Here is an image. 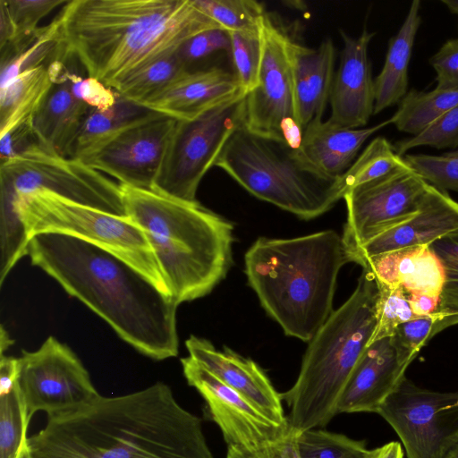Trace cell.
Instances as JSON below:
<instances>
[{
	"label": "cell",
	"mask_w": 458,
	"mask_h": 458,
	"mask_svg": "<svg viewBox=\"0 0 458 458\" xmlns=\"http://www.w3.org/2000/svg\"><path fill=\"white\" fill-rule=\"evenodd\" d=\"M245 98L241 95L192 120H177L151 191L197 202L199 182L243 124Z\"/></svg>",
	"instance_id": "11"
},
{
	"label": "cell",
	"mask_w": 458,
	"mask_h": 458,
	"mask_svg": "<svg viewBox=\"0 0 458 458\" xmlns=\"http://www.w3.org/2000/svg\"><path fill=\"white\" fill-rule=\"evenodd\" d=\"M30 421L19 385L0 395V458H19L28 447Z\"/></svg>",
	"instance_id": "33"
},
{
	"label": "cell",
	"mask_w": 458,
	"mask_h": 458,
	"mask_svg": "<svg viewBox=\"0 0 458 458\" xmlns=\"http://www.w3.org/2000/svg\"><path fill=\"white\" fill-rule=\"evenodd\" d=\"M0 277L4 280L27 255L29 238L13 214L14 202L38 191H48L72 201L127 216L120 183L81 159L65 157L37 142L1 161Z\"/></svg>",
	"instance_id": "7"
},
{
	"label": "cell",
	"mask_w": 458,
	"mask_h": 458,
	"mask_svg": "<svg viewBox=\"0 0 458 458\" xmlns=\"http://www.w3.org/2000/svg\"><path fill=\"white\" fill-rule=\"evenodd\" d=\"M59 75L49 68L54 83L37 113L33 131L37 143L55 154L72 157L73 147L90 107L72 92L68 70L54 63Z\"/></svg>",
	"instance_id": "24"
},
{
	"label": "cell",
	"mask_w": 458,
	"mask_h": 458,
	"mask_svg": "<svg viewBox=\"0 0 458 458\" xmlns=\"http://www.w3.org/2000/svg\"><path fill=\"white\" fill-rule=\"evenodd\" d=\"M344 47L329 98L330 123L344 128L365 126L374 114L375 83L368 49L375 33L364 29L357 38L341 31Z\"/></svg>",
	"instance_id": "17"
},
{
	"label": "cell",
	"mask_w": 458,
	"mask_h": 458,
	"mask_svg": "<svg viewBox=\"0 0 458 458\" xmlns=\"http://www.w3.org/2000/svg\"><path fill=\"white\" fill-rule=\"evenodd\" d=\"M360 265L370 271L377 283L400 287L408 295L441 294L444 267L429 245L375 255Z\"/></svg>",
	"instance_id": "25"
},
{
	"label": "cell",
	"mask_w": 458,
	"mask_h": 458,
	"mask_svg": "<svg viewBox=\"0 0 458 458\" xmlns=\"http://www.w3.org/2000/svg\"><path fill=\"white\" fill-rule=\"evenodd\" d=\"M19 458H32V456L30 453V450H29V446L21 452Z\"/></svg>",
	"instance_id": "53"
},
{
	"label": "cell",
	"mask_w": 458,
	"mask_h": 458,
	"mask_svg": "<svg viewBox=\"0 0 458 458\" xmlns=\"http://www.w3.org/2000/svg\"><path fill=\"white\" fill-rule=\"evenodd\" d=\"M247 95L233 72L213 66L191 70L140 106L178 121L202 114Z\"/></svg>",
	"instance_id": "20"
},
{
	"label": "cell",
	"mask_w": 458,
	"mask_h": 458,
	"mask_svg": "<svg viewBox=\"0 0 458 458\" xmlns=\"http://www.w3.org/2000/svg\"><path fill=\"white\" fill-rule=\"evenodd\" d=\"M444 458H458V439L448 449Z\"/></svg>",
	"instance_id": "51"
},
{
	"label": "cell",
	"mask_w": 458,
	"mask_h": 458,
	"mask_svg": "<svg viewBox=\"0 0 458 458\" xmlns=\"http://www.w3.org/2000/svg\"><path fill=\"white\" fill-rule=\"evenodd\" d=\"M369 458H403V451L398 442H390L371 450Z\"/></svg>",
	"instance_id": "48"
},
{
	"label": "cell",
	"mask_w": 458,
	"mask_h": 458,
	"mask_svg": "<svg viewBox=\"0 0 458 458\" xmlns=\"http://www.w3.org/2000/svg\"><path fill=\"white\" fill-rule=\"evenodd\" d=\"M261 60L258 87L246 95L243 125L252 133L296 152L301 143L296 106L292 43L294 39L267 12L259 22Z\"/></svg>",
	"instance_id": "10"
},
{
	"label": "cell",
	"mask_w": 458,
	"mask_h": 458,
	"mask_svg": "<svg viewBox=\"0 0 458 458\" xmlns=\"http://www.w3.org/2000/svg\"><path fill=\"white\" fill-rule=\"evenodd\" d=\"M429 63L436 72V89H458V38L445 42Z\"/></svg>",
	"instance_id": "45"
},
{
	"label": "cell",
	"mask_w": 458,
	"mask_h": 458,
	"mask_svg": "<svg viewBox=\"0 0 458 458\" xmlns=\"http://www.w3.org/2000/svg\"><path fill=\"white\" fill-rule=\"evenodd\" d=\"M67 0H0L10 21L12 38L1 49V64H4L27 49L39 37L42 28L38 22L49 13Z\"/></svg>",
	"instance_id": "30"
},
{
	"label": "cell",
	"mask_w": 458,
	"mask_h": 458,
	"mask_svg": "<svg viewBox=\"0 0 458 458\" xmlns=\"http://www.w3.org/2000/svg\"><path fill=\"white\" fill-rule=\"evenodd\" d=\"M196 6L226 31H258L266 13L251 0H193Z\"/></svg>",
	"instance_id": "35"
},
{
	"label": "cell",
	"mask_w": 458,
	"mask_h": 458,
	"mask_svg": "<svg viewBox=\"0 0 458 458\" xmlns=\"http://www.w3.org/2000/svg\"><path fill=\"white\" fill-rule=\"evenodd\" d=\"M72 94L90 108L106 111L113 107L119 94L92 77L82 78L68 72Z\"/></svg>",
	"instance_id": "44"
},
{
	"label": "cell",
	"mask_w": 458,
	"mask_h": 458,
	"mask_svg": "<svg viewBox=\"0 0 458 458\" xmlns=\"http://www.w3.org/2000/svg\"><path fill=\"white\" fill-rule=\"evenodd\" d=\"M389 123L390 119L369 128L349 129L318 121L304 129L296 154L311 172L335 182L352 165L363 143Z\"/></svg>",
	"instance_id": "23"
},
{
	"label": "cell",
	"mask_w": 458,
	"mask_h": 458,
	"mask_svg": "<svg viewBox=\"0 0 458 458\" xmlns=\"http://www.w3.org/2000/svg\"><path fill=\"white\" fill-rule=\"evenodd\" d=\"M440 296L429 294H409L408 300L411 309L416 317H422L436 313Z\"/></svg>",
	"instance_id": "47"
},
{
	"label": "cell",
	"mask_w": 458,
	"mask_h": 458,
	"mask_svg": "<svg viewBox=\"0 0 458 458\" xmlns=\"http://www.w3.org/2000/svg\"><path fill=\"white\" fill-rule=\"evenodd\" d=\"M120 185L126 216L145 233L174 301L208 294L232 266L233 224L198 201Z\"/></svg>",
	"instance_id": "5"
},
{
	"label": "cell",
	"mask_w": 458,
	"mask_h": 458,
	"mask_svg": "<svg viewBox=\"0 0 458 458\" xmlns=\"http://www.w3.org/2000/svg\"><path fill=\"white\" fill-rule=\"evenodd\" d=\"M54 83L45 65L26 70L0 89L1 161L36 142L34 119Z\"/></svg>",
	"instance_id": "21"
},
{
	"label": "cell",
	"mask_w": 458,
	"mask_h": 458,
	"mask_svg": "<svg viewBox=\"0 0 458 458\" xmlns=\"http://www.w3.org/2000/svg\"><path fill=\"white\" fill-rule=\"evenodd\" d=\"M403 159L429 185L442 191H458V148L438 156L405 154Z\"/></svg>",
	"instance_id": "39"
},
{
	"label": "cell",
	"mask_w": 458,
	"mask_h": 458,
	"mask_svg": "<svg viewBox=\"0 0 458 458\" xmlns=\"http://www.w3.org/2000/svg\"><path fill=\"white\" fill-rule=\"evenodd\" d=\"M190 357L250 401L270 420L289 426L281 394L263 369L252 360L225 346L222 351L204 338L191 335L185 342Z\"/></svg>",
	"instance_id": "18"
},
{
	"label": "cell",
	"mask_w": 458,
	"mask_h": 458,
	"mask_svg": "<svg viewBox=\"0 0 458 458\" xmlns=\"http://www.w3.org/2000/svg\"><path fill=\"white\" fill-rule=\"evenodd\" d=\"M296 445L299 458H369L371 454L364 441L317 428L297 433Z\"/></svg>",
	"instance_id": "34"
},
{
	"label": "cell",
	"mask_w": 458,
	"mask_h": 458,
	"mask_svg": "<svg viewBox=\"0 0 458 458\" xmlns=\"http://www.w3.org/2000/svg\"><path fill=\"white\" fill-rule=\"evenodd\" d=\"M408 366L399 360L390 337L367 346L341 392L337 413H377L405 377Z\"/></svg>",
	"instance_id": "22"
},
{
	"label": "cell",
	"mask_w": 458,
	"mask_h": 458,
	"mask_svg": "<svg viewBox=\"0 0 458 458\" xmlns=\"http://www.w3.org/2000/svg\"><path fill=\"white\" fill-rule=\"evenodd\" d=\"M13 344V340L9 337V335L4 329L3 326L1 327V342H0V354H4V351L9 348L10 345Z\"/></svg>",
	"instance_id": "50"
},
{
	"label": "cell",
	"mask_w": 458,
	"mask_h": 458,
	"mask_svg": "<svg viewBox=\"0 0 458 458\" xmlns=\"http://www.w3.org/2000/svg\"><path fill=\"white\" fill-rule=\"evenodd\" d=\"M435 314L417 317L398 325L390 336L399 360L407 365L419 351L434 336Z\"/></svg>",
	"instance_id": "41"
},
{
	"label": "cell",
	"mask_w": 458,
	"mask_h": 458,
	"mask_svg": "<svg viewBox=\"0 0 458 458\" xmlns=\"http://www.w3.org/2000/svg\"><path fill=\"white\" fill-rule=\"evenodd\" d=\"M61 48L60 21L57 16L42 28L38 39L27 49L1 64L0 89L7 86L22 72L44 65L45 60Z\"/></svg>",
	"instance_id": "36"
},
{
	"label": "cell",
	"mask_w": 458,
	"mask_h": 458,
	"mask_svg": "<svg viewBox=\"0 0 458 458\" xmlns=\"http://www.w3.org/2000/svg\"><path fill=\"white\" fill-rule=\"evenodd\" d=\"M234 74L242 89L249 94L259 85L261 40L258 31H228Z\"/></svg>",
	"instance_id": "37"
},
{
	"label": "cell",
	"mask_w": 458,
	"mask_h": 458,
	"mask_svg": "<svg viewBox=\"0 0 458 458\" xmlns=\"http://www.w3.org/2000/svg\"><path fill=\"white\" fill-rule=\"evenodd\" d=\"M457 403V405H458V398H457V403Z\"/></svg>",
	"instance_id": "54"
},
{
	"label": "cell",
	"mask_w": 458,
	"mask_h": 458,
	"mask_svg": "<svg viewBox=\"0 0 458 458\" xmlns=\"http://www.w3.org/2000/svg\"><path fill=\"white\" fill-rule=\"evenodd\" d=\"M442 3L446 5L451 13L458 15V0H443Z\"/></svg>",
	"instance_id": "52"
},
{
	"label": "cell",
	"mask_w": 458,
	"mask_h": 458,
	"mask_svg": "<svg viewBox=\"0 0 458 458\" xmlns=\"http://www.w3.org/2000/svg\"><path fill=\"white\" fill-rule=\"evenodd\" d=\"M377 285L363 268L351 296L309 342L299 376L282 401L297 433L326 426L337 413L341 392L376 327Z\"/></svg>",
	"instance_id": "6"
},
{
	"label": "cell",
	"mask_w": 458,
	"mask_h": 458,
	"mask_svg": "<svg viewBox=\"0 0 458 458\" xmlns=\"http://www.w3.org/2000/svg\"><path fill=\"white\" fill-rule=\"evenodd\" d=\"M394 145L385 137L373 139L352 165L335 180V186L343 199L352 189L386 176L406 166Z\"/></svg>",
	"instance_id": "31"
},
{
	"label": "cell",
	"mask_w": 458,
	"mask_h": 458,
	"mask_svg": "<svg viewBox=\"0 0 458 458\" xmlns=\"http://www.w3.org/2000/svg\"><path fill=\"white\" fill-rule=\"evenodd\" d=\"M335 49L330 38L316 48L293 39L292 61L297 113L301 128L322 121L334 81Z\"/></svg>",
	"instance_id": "26"
},
{
	"label": "cell",
	"mask_w": 458,
	"mask_h": 458,
	"mask_svg": "<svg viewBox=\"0 0 458 458\" xmlns=\"http://www.w3.org/2000/svg\"><path fill=\"white\" fill-rule=\"evenodd\" d=\"M216 166L242 188L302 219H312L342 199L335 182L319 177L285 145L260 137L243 124L228 140Z\"/></svg>",
	"instance_id": "8"
},
{
	"label": "cell",
	"mask_w": 458,
	"mask_h": 458,
	"mask_svg": "<svg viewBox=\"0 0 458 458\" xmlns=\"http://www.w3.org/2000/svg\"><path fill=\"white\" fill-rule=\"evenodd\" d=\"M13 214L17 223L23 224L29 241L38 233H57L89 242L122 258L170 295L145 233L128 216L85 206L48 191L19 198Z\"/></svg>",
	"instance_id": "9"
},
{
	"label": "cell",
	"mask_w": 458,
	"mask_h": 458,
	"mask_svg": "<svg viewBox=\"0 0 458 458\" xmlns=\"http://www.w3.org/2000/svg\"><path fill=\"white\" fill-rule=\"evenodd\" d=\"M157 114L120 96L115 105L106 111L91 108L78 134L72 157L84 159L126 130Z\"/></svg>",
	"instance_id": "28"
},
{
	"label": "cell",
	"mask_w": 458,
	"mask_h": 458,
	"mask_svg": "<svg viewBox=\"0 0 458 458\" xmlns=\"http://www.w3.org/2000/svg\"><path fill=\"white\" fill-rule=\"evenodd\" d=\"M187 71L174 51L125 79L114 90L120 97L140 105Z\"/></svg>",
	"instance_id": "32"
},
{
	"label": "cell",
	"mask_w": 458,
	"mask_h": 458,
	"mask_svg": "<svg viewBox=\"0 0 458 458\" xmlns=\"http://www.w3.org/2000/svg\"><path fill=\"white\" fill-rule=\"evenodd\" d=\"M458 232V202L428 183L418 212L402 224L375 236L351 254V261L405 248L431 245Z\"/></svg>",
	"instance_id": "19"
},
{
	"label": "cell",
	"mask_w": 458,
	"mask_h": 458,
	"mask_svg": "<svg viewBox=\"0 0 458 458\" xmlns=\"http://www.w3.org/2000/svg\"><path fill=\"white\" fill-rule=\"evenodd\" d=\"M31 264L83 302L140 353L162 360L178 354V304L113 252L57 233L30 237Z\"/></svg>",
	"instance_id": "2"
},
{
	"label": "cell",
	"mask_w": 458,
	"mask_h": 458,
	"mask_svg": "<svg viewBox=\"0 0 458 458\" xmlns=\"http://www.w3.org/2000/svg\"><path fill=\"white\" fill-rule=\"evenodd\" d=\"M351 262L333 230L288 238H259L244 270L259 302L288 336L310 342L333 312L341 268Z\"/></svg>",
	"instance_id": "4"
},
{
	"label": "cell",
	"mask_w": 458,
	"mask_h": 458,
	"mask_svg": "<svg viewBox=\"0 0 458 458\" xmlns=\"http://www.w3.org/2000/svg\"><path fill=\"white\" fill-rule=\"evenodd\" d=\"M376 283L377 285L376 327L369 345L390 337L398 325L417 318L411 309L408 294L402 288L390 287L377 281Z\"/></svg>",
	"instance_id": "38"
},
{
	"label": "cell",
	"mask_w": 458,
	"mask_h": 458,
	"mask_svg": "<svg viewBox=\"0 0 458 458\" xmlns=\"http://www.w3.org/2000/svg\"><path fill=\"white\" fill-rule=\"evenodd\" d=\"M443 265L445 281L436 313L433 335L458 324V259L437 256Z\"/></svg>",
	"instance_id": "42"
},
{
	"label": "cell",
	"mask_w": 458,
	"mask_h": 458,
	"mask_svg": "<svg viewBox=\"0 0 458 458\" xmlns=\"http://www.w3.org/2000/svg\"><path fill=\"white\" fill-rule=\"evenodd\" d=\"M457 393L417 386L404 377L377 411L399 436L407 458H444L458 439Z\"/></svg>",
	"instance_id": "13"
},
{
	"label": "cell",
	"mask_w": 458,
	"mask_h": 458,
	"mask_svg": "<svg viewBox=\"0 0 458 458\" xmlns=\"http://www.w3.org/2000/svg\"><path fill=\"white\" fill-rule=\"evenodd\" d=\"M420 146L437 149L458 148V105L417 135L398 140L394 148L399 156L403 157L408 150Z\"/></svg>",
	"instance_id": "40"
},
{
	"label": "cell",
	"mask_w": 458,
	"mask_h": 458,
	"mask_svg": "<svg viewBox=\"0 0 458 458\" xmlns=\"http://www.w3.org/2000/svg\"><path fill=\"white\" fill-rule=\"evenodd\" d=\"M28 446L32 458H214L200 419L163 382L48 418Z\"/></svg>",
	"instance_id": "1"
},
{
	"label": "cell",
	"mask_w": 458,
	"mask_h": 458,
	"mask_svg": "<svg viewBox=\"0 0 458 458\" xmlns=\"http://www.w3.org/2000/svg\"><path fill=\"white\" fill-rule=\"evenodd\" d=\"M57 18L62 55L114 89L191 37L220 28L193 0H72Z\"/></svg>",
	"instance_id": "3"
},
{
	"label": "cell",
	"mask_w": 458,
	"mask_h": 458,
	"mask_svg": "<svg viewBox=\"0 0 458 458\" xmlns=\"http://www.w3.org/2000/svg\"><path fill=\"white\" fill-rule=\"evenodd\" d=\"M177 120L157 113L82 159L120 184L151 190Z\"/></svg>",
	"instance_id": "16"
},
{
	"label": "cell",
	"mask_w": 458,
	"mask_h": 458,
	"mask_svg": "<svg viewBox=\"0 0 458 458\" xmlns=\"http://www.w3.org/2000/svg\"><path fill=\"white\" fill-rule=\"evenodd\" d=\"M225 458H263L259 453H252L235 445H228Z\"/></svg>",
	"instance_id": "49"
},
{
	"label": "cell",
	"mask_w": 458,
	"mask_h": 458,
	"mask_svg": "<svg viewBox=\"0 0 458 458\" xmlns=\"http://www.w3.org/2000/svg\"><path fill=\"white\" fill-rule=\"evenodd\" d=\"M420 1L413 0L398 32L389 40L384 66L374 79V114L399 104L408 92V69L416 34L421 24Z\"/></svg>",
	"instance_id": "27"
},
{
	"label": "cell",
	"mask_w": 458,
	"mask_h": 458,
	"mask_svg": "<svg viewBox=\"0 0 458 458\" xmlns=\"http://www.w3.org/2000/svg\"><path fill=\"white\" fill-rule=\"evenodd\" d=\"M231 49L228 31L222 28L204 30L183 42L176 50L182 62L190 71V66L208 55Z\"/></svg>",
	"instance_id": "43"
},
{
	"label": "cell",
	"mask_w": 458,
	"mask_h": 458,
	"mask_svg": "<svg viewBox=\"0 0 458 458\" xmlns=\"http://www.w3.org/2000/svg\"><path fill=\"white\" fill-rule=\"evenodd\" d=\"M19 371V358L1 354L0 395L10 393L18 385Z\"/></svg>",
	"instance_id": "46"
},
{
	"label": "cell",
	"mask_w": 458,
	"mask_h": 458,
	"mask_svg": "<svg viewBox=\"0 0 458 458\" xmlns=\"http://www.w3.org/2000/svg\"><path fill=\"white\" fill-rule=\"evenodd\" d=\"M427 186L407 165L349 191L343 198L347 218L342 236L350 259L358 247L415 215Z\"/></svg>",
	"instance_id": "14"
},
{
	"label": "cell",
	"mask_w": 458,
	"mask_h": 458,
	"mask_svg": "<svg viewBox=\"0 0 458 458\" xmlns=\"http://www.w3.org/2000/svg\"><path fill=\"white\" fill-rule=\"evenodd\" d=\"M181 362L188 384L206 401L228 445L257 453L289 432L290 425L282 426L267 419L243 395L191 357L182 358Z\"/></svg>",
	"instance_id": "15"
},
{
	"label": "cell",
	"mask_w": 458,
	"mask_h": 458,
	"mask_svg": "<svg viewBox=\"0 0 458 458\" xmlns=\"http://www.w3.org/2000/svg\"><path fill=\"white\" fill-rule=\"evenodd\" d=\"M18 385L30 418L45 411L48 418L76 411L100 394L75 353L54 336L35 352L19 358Z\"/></svg>",
	"instance_id": "12"
},
{
	"label": "cell",
	"mask_w": 458,
	"mask_h": 458,
	"mask_svg": "<svg viewBox=\"0 0 458 458\" xmlns=\"http://www.w3.org/2000/svg\"><path fill=\"white\" fill-rule=\"evenodd\" d=\"M458 105V89H411L390 119L396 129L412 136Z\"/></svg>",
	"instance_id": "29"
}]
</instances>
